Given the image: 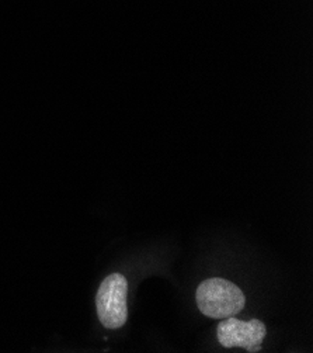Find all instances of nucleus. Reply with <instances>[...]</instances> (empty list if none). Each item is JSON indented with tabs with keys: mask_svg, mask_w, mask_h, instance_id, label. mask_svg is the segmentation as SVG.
<instances>
[{
	"mask_svg": "<svg viewBox=\"0 0 313 353\" xmlns=\"http://www.w3.org/2000/svg\"><path fill=\"white\" fill-rule=\"evenodd\" d=\"M128 281L120 273H111L101 281L96 296L98 320L109 330L121 328L128 316Z\"/></svg>",
	"mask_w": 313,
	"mask_h": 353,
	"instance_id": "f03ea898",
	"label": "nucleus"
},
{
	"mask_svg": "<svg viewBox=\"0 0 313 353\" xmlns=\"http://www.w3.org/2000/svg\"><path fill=\"white\" fill-rule=\"evenodd\" d=\"M199 311L210 319H229L246 304L243 292L230 281L219 277L208 279L198 286L195 294Z\"/></svg>",
	"mask_w": 313,
	"mask_h": 353,
	"instance_id": "f257e3e1",
	"label": "nucleus"
},
{
	"mask_svg": "<svg viewBox=\"0 0 313 353\" xmlns=\"http://www.w3.org/2000/svg\"><path fill=\"white\" fill-rule=\"evenodd\" d=\"M267 334L260 320L240 321L235 316L224 320L218 328V341L224 347H243L248 352H260L261 342Z\"/></svg>",
	"mask_w": 313,
	"mask_h": 353,
	"instance_id": "7ed1b4c3",
	"label": "nucleus"
}]
</instances>
